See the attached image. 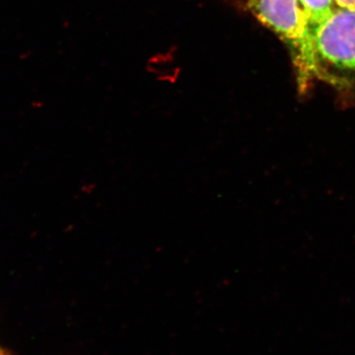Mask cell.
I'll list each match as a JSON object with an SVG mask.
<instances>
[{
  "instance_id": "cell-1",
  "label": "cell",
  "mask_w": 355,
  "mask_h": 355,
  "mask_svg": "<svg viewBox=\"0 0 355 355\" xmlns=\"http://www.w3.org/2000/svg\"><path fill=\"white\" fill-rule=\"evenodd\" d=\"M313 42L315 78L355 105V11L336 9Z\"/></svg>"
},
{
  "instance_id": "cell-2",
  "label": "cell",
  "mask_w": 355,
  "mask_h": 355,
  "mask_svg": "<svg viewBox=\"0 0 355 355\" xmlns=\"http://www.w3.org/2000/svg\"><path fill=\"white\" fill-rule=\"evenodd\" d=\"M247 6L288 46L299 90L304 92L315 78L314 42L299 0H247Z\"/></svg>"
},
{
  "instance_id": "cell-3",
  "label": "cell",
  "mask_w": 355,
  "mask_h": 355,
  "mask_svg": "<svg viewBox=\"0 0 355 355\" xmlns=\"http://www.w3.org/2000/svg\"><path fill=\"white\" fill-rule=\"evenodd\" d=\"M314 39L315 32L327 22L338 7L335 0H299Z\"/></svg>"
},
{
  "instance_id": "cell-4",
  "label": "cell",
  "mask_w": 355,
  "mask_h": 355,
  "mask_svg": "<svg viewBox=\"0 0 355 355\" xmlns=\"http://www.w3.org/2000/svg\"><path fill=\"white\" fill-rule=\"evenodd\" d=\"M335 3L338 8L355 11V0H335Z\"/></svg>"
},
{
  "instance_id": "cell-5",
  "label": "cell",
  "mask_w": 355,
  "mask_h": 355,
  "mask_svg": "<svg viewBox=\"0 0 355 355\" xmlns=\"http://www.w3.org/2000/svg\"><path fill=\"white\" fill-rule=\"evenodd\" d=\"M0 355H9V354H7L6 350H3L1 349V347H0Z\"/></svg>"
}]
</instances>
